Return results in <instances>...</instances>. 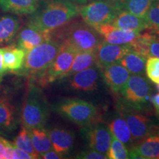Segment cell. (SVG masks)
<instances>
[{"label":"cell","instance_id":"3957f363","mask_svg":"<svg viewBox=\"0 0 159 159\" xmlns=\"http://www.w3.org/2000/svg\"><path fill=\"white\" fill-rule=\"evenodd\" d=\"M61 42L52 39L26 52L25 61L16 74L37 79L49 68L60 50Z\"/></svg>","mask_w":159,"mask_h":159},{"label":"cell","instance_id":"d4e9b609","mask_svg":"<svg viewBox=\"0 0 159 159\" xmlns=\"http://www.w3.org/2000/svg\"><path fill=\"white\" fill-rule=\"evenodd\" d=\"M96 66V56H95V51H87V52H79L75 55L74 61L66 77L71 76L75 73L78 72L89 67Z\"/></svg>","mask_w":159,"mask_h":159},{"label":"cell","instance_id":"1f68e13d","mask_svg":"<svg viewBox=\"0 0 159 159\" xmlns=\"http://www.w3.org/2000/svg\"><path fill=\"white\" fill-rule=\"evenodd\" d=\"M150 30L152 33L149 51H150V57H156L159 58V31Z\"/></svg>","mask_w":159,"mask_h":159},{"label":"cell","instance_id":"7c38bea8","mask_svg":"<svg viewBox=\"0 0 159 159\" xmlns=\"http://www.w3.org/2000/svg\"><path fill=\"white\" fill-rule=\"evenodd\" d=\"M94 29L100 35L103 41L119 45H130L141 34L139 32L117 28L111 24L99 25Z\"/></svg>","mask_w":159,"mask_h":159},{"label":"cell","instance_id":"60d3db41","mask_svg":"<svg viewBox=\"0 0 159 159\" xmlns=\"http://www.w3.org/2000/svg\"><path fill=\"white\" fill-rule=\"evenodd\" d=\"M2 78H0V83H1V81H2Z\"/></svg>","mask_w":159,"mask_h":159},{"label":"cell","instance_id":"9a60e30c","mask_svg":"<svg viewBox=\"0 0 159 159\" xmlns=\"http://www.w3.org/2000/svg\"><path fill=\"white\" fill-rule=\"evenodd\" d=\"M52 37V33L39 30L27 25L18 35V47L27 52L36 46L50 40Z\"/></svg>","mask_w":159,"mask_h":159},{"label":"cell","instance_id":"ab89813d","mask_svg":"<svg viewBox=\"0 0 159 159\" xmlns=\"http://www.w3.org/2000/svg\"><path fill=\"white\" fill-rule=\"evenodd\" d=\"M156 90L158 91H159V83H158V84H156Z\"/></svg>","mask_w":159,"mask_h":159},{"label":"cell","instance_id":"ba28073f","mask_svg":"<svg viewBox=\"0 0 159 159\" xmlns=\"http://www.w3.org/2000/svg\"><path fill=\"white\" fill-rule=\"evenodd\" d=\"M79 52L72 46L61 42L60 50L54 61L43 75L36 79L40 85H47L57 80L65 78L66 75L70 69L74 58Z\"/></svg>","mask_w":159,"mask_h":159},{"label":"cell","instance_id":"52a82bcc","mask_svg":"<svg viewBox=\"0 0 159 159\" xmlns=\"http://www.w3.org/2000/svg\"><path fill=\"white\" fill-rule=\"evenodd\" d=\"M122 3L116 0H99L79 7L83 21L92 27L111 24L122 11Z\"/></svg>","mask_w":159,"mask_h":159},{"label":"cell","instance_id":"7a4b0ae2","mask_svg":"<svg viewBox=\"0 0 159 159\" xmlns=\"http://www.w3.org/2000/svg\"><path fill=\"white\" fill-rule=\"evenodd\" d=\"M53 32H55V39L69 43L78 52L95 51L103 41L96 30L85 21L71 20Z\"/></svg>","mask_w":159,"mask_h":159},{"label":"cell","instance_id":"d6986e66","mask_svg":"<svg viewBox=\"0 0 159 159\" xmlns=\"http://www.w3.org/2000/svg\"><path fill=\"white\" fill-rule=\"evenodd\" d=\"M42 0H0V8L15 15H31L41 6Z\"/></svg>","mask_w":159,"mask_h":159},{"label":"cell","instance_id":"30bf717a","mask_svg":"<svg viewBox=\"0 0 159 159\" xmlns=\"http://www.w3.org/2000/svg\"><path fill=\"white\" fill-rule=\"evenodd\" d=\"M85 139L89 148L108 156L112 134L109 128L103 123H93L85 127Z\"/></svg>","mask_w":159,"mask_h":159},{"label":"cell","instance_id":"484cf974","mask_svg":"<svg viewBox=\"0 0 159 159\" xmlns=\"http://www.w3.org/2000/svg\"><path fill=\"white\" fill-rule=\"evenodd\" d=\"M30 134L33 147L39 156L52 149L47 130L44 128L31 129Z\"/></svg>","mask_w":159,"mask_h":159},{"label":"cell","instance_id":"f1b7e54d","mask_svg":"<svg viewBox=\"0 0 159 159\" xmlns=\"http://www.w3.org/2000/svg\"><path fill=\"white\" fill-rule=\"evenodd\" d=\"M107 156L110 159H127L129 158V150L122 142L112 136Z\"/></svg>","mask_w":159,"mask_h":159},{"label":"cell","instance_id":"277c9868","mask_svg":"<svg viewBox=\"0 0 159 159\" xmlns=\"http://www.w3.org/2000/svg\"><path fill=\"white\" fill-rule=\"evenodd\" d=\"M49 114V105L41 89L30 85L21 110L23 126L29 130L44 128Z\"/></svg>","mask_w":159,"mask_h":159},{"label":"cell","instance_id":"ac0fdd59","mask_svg":"<svg viewBox=\"0 0 159 159\" xmlns=\"http://www.w3.org/2000/svg\"><path fill=\"white\" fill-rule=\"evenodd\" d=\"M111 25L125 30L136 31L139 33L148 28V23L144 18L139 17L124 9L119 11L114 19L111 21Z\"/></svg>","mask_w":159,"mask_h":159},{"label":"cell","instance_id":"9c48e42d","mask_svg":"<svg viewBox=\"0 0 159 159\" xmlns=\"http://www.w3.org/2000/svg\"><path fill=\"white\" fill-rule=\"evenodd\" d=\"M121 116L124 117L128 125L134 142H138L153 134L154 125L152 122L139 111L125 107L121 111Z\"/></svg>","mask_w":159,"mask_h":159},{"label":"cell","instance_id":"4fadbf2b","mask_svg":"<svg viewBox=\"0 0 159 159\" xmlns=\"http://www.w3.org/2000/svg\"><path fill=\"white\" fill-rule=\"evenodd\" d=\"M69 77V85L75 90L85 92L95 91L98 87L99 78L98 67H89Z\"/></svg>","mask_w":159,"mask_h":159},{"label":"cell","instance_id":"8fae6325","mask_svg":"<svg viewBox=\"0 0 159 159\" xmlns=\"http://www.w3.org/2000/svg\"><path fill=\"white\" fill-rule=\"evenodd\" d=\"M130 49V45L114 44L102 41L95 50L96 66L103 70L105 67L119 62Z\"/></svg>","mask_w":159,"mask_h":159},{"label":"cell","instance_id":"f35d334b","mask_svg":"<svg viewBox=\"0 0 159 159\" xmlns=\"http://www.w3.org/2000/svg\"><path fill=\"white\" fill-rule=\"evenodd\" d=\"M69 1L72 2H74V3L77 2L79 4H83V3H85L87 0H69Z\"/></svg>","mask_w":159,"mask_h":159},{"label":"cell","instance_id":"e575fe53","mask_svg":"<svg viewBox=\"0 0 159 159\" xmlns=\"http://www.w3.org/2000/svg\"><path fill=\"white\" fill-rule=\"evenodd\" d=\"M39 158H43V159H59L63 158L62 155L57 153L56 151H55L53 149L52 150L47 151V152H43V153L41 154L39 156Z\"/></svg>","mask_w":159,"mask_h":159},{"label":"cell","instance_id":"8d00e7d4","mask_svg":"<svg viewBox=\"0 0 159 159\" xmlns=\"http://www.w3.org/2000/svg\"><path fill=\"white\" fill-rule=\"evenodd\" d=\"M150 101L152 102V105L154 106L155 109H156V112L159 114V93L155 94L153 97H151Z\"/></svg>","mask_w":159,"mask_h":159},{"label":"cell","instance_id":"4dcf8cb0","mask_svg":"<svg viewBox=\"0 0 159 159\" xmlns=\"http://www.w3.org/2000/svg\"><path fill=\"white\" fill-rule=\"evenodd\" d=\"M146 74L151 81L159 83V58L156 57H149L146 63Z\"/></svg>","mask_w":159,"mask_h":159},{"label":"cell","instance_id":"6da1fadb","mask_svg":"<svg viewBox=\"0 0 159 159\" xmlns=\"http://www.w3.org/2000/svg\"><path fill=\"white\" fill-rule=\"evenodd\" d=\"M79 13V7L69 0H49L31 14L27 25L39 30L52 33Z\"/></svg>","mask_w":159,"mask_h":159},{"label":"cell","instance_id":"7402d4cb","mask_svg":"<svg viewBox=\"0 0 159 159\" xmlns=\"http://www.w3.org/2000/svg\"><path fill=\"white\" fill-rule=\"evenodd\" d=\"M147 60V57L131 49L121 59L119 63L131 75H143L146 71Z\"/></svg>","mask_w":159,"mask_h":159},{"label":"cell","instance_id":"603a6c76","mask_svg":"<svg viewBox=\"0 0 159 159\" xmlns=\"http://www.w3.org/2000/svg\"><path fill=\"white\" fill-rule=\"evenodd\" d=\"M109 130L115 138L122 142L127 148H130L134 144L130 129L122 116H117L108 125Z\"/></svg>","mask_w":159,"mask_h":159},{"label":"cell","instance_id":"5b68a950","mask_svg":"<svg viewBox=\"0 0 159 159\" xmlns=\"http://www.w3.org/2000/svg\"><path fill=\"white\" fill-rule=\"evenodd\" d=\"M119 93L126 108L142 112L149 106L152 88L143 75H132Z\"/></svg>","mask_w":159,"mask_h":159},{"label":"cell","instance_id":"d6a6232c","mask_svg":"<svg viewBox=\"0 0 159 159\" xmlns=\"http://www.w3.org/2000/svg\"><path fill=\"white\" fill-rule=\"evenodd\" d=\"M76 158L80 159H105L108 158V156L91 149V150L81 151L80 153L77 154Z\"/></svg>","mask_w":159,"mask_h":159},{"label":"cell","instance_id":"44dd1931","mask_svg":"<svg viewBox=\"0 0 159 159\" xmlns=\"http://www.w3.org/2000/svg\"><path fill=\"white\" fill-rule=\"evenodd\" d=\"M20 29L18 17L5 15L0 18V46L11 43L16 36Z\"/></svg>","mask_w":159,"mask_h":159},{"label":"cell","instance_id":"83f0119b","mask_svg":"<svg viewBox=\"0 0 159 159\" xmlns=\"http://www.w3.org/2000/svg\"><path fill=\"white\" fill-rule=\"evenodd\" d=\"M154 0H126L122 8L139 17L144 18Z\"/></svg>","mask_w":159,"mask_h":159},{"label":"cell","instance_id":"ffe728a7","mask_svg":"<svg viewBox=\"0 0 159 159\" xmlns=\"http://www.w3.org/2000/svg\"><path fill=\"white\" fill-rule=\"evenodd\" d=\"M3 63L6 71L17 72L25 61L26 51L19 47L8 46L2 48Z\"/></svg>","mask_w":159,"mask_h":159},{"label":"cell","instance_id":"2e32d148","mask_svg":"<svg viewBox=\"0 0 159 159\" xmlns=\"http://www.w3.org/2000/svg\"><path fill=\"white\" fill-rule=\"evenodd\" d=\"M130 77V73L119 62L103 69L104 81L114 93H119Z\"/></svg>","mask_w":159,"mask_h":159},{"label":"cell","instance_id":"5bb4252c","mask_svg":"<svg viewBox=\"0 0 159 159\" xmlns=\"http://www.w3.org/2000/svg\"><path fill=\"white\" fill-rule=\"evenodd\" d=\"M130 149L129 158L159 159V134L145 137Z\"/></svg>","mask_w":159,"mask_h":159},{"label":"cell","instance_id":"d590c367","mask_svg":"<svg viewBox=\"0 0 159 159\" xmlns=\"http://www.w3.org/2000/svg\"><path fill=\"white\" fill-rule=\"evenodd\" d=\"M9 141L6 140L3 137L0 136V159H5L6 152H7V145Z\"/></svg>","mask_w":159,"mask_h":159},{"label":"cell","instance_id":"cb8c5ba5","mask_svg":"<svg viewBox=\"0 0 159 159\" xmlns=\"http://www.w3.org/2000/svg\"><path fill=\"white\" fill-rule=\"evenodd\" d=\"M17 125L14 108L6 98H0V130L11 132Z\"/></svg>","mask_w":159,"mask_h":159},{"label":"cell","instance_id":"74e56055","mask_svg":"<svg viewBox=\"0 0 159 159\" xmlns=\"http://www.w3.org/2000/svg\"><path fill=\"white\" fill-rule=\"evenodd\" d=\"M6 72V70L4 67L3 63V54L2 48H0V78H2L3 75Z\"/></svg>","mask_w":159,"mask_h":159},{"label":"cell","instance_id":"836d02e7","mask_svg":"<svg viewBox=\"0 0 159 159\" xmlns=\"http://www.w3.org/2000/svg\"><path fill=\"white\" fill-rule=\"evenodd\" d=\"M13 148V156L12 159H33L29 153L24 151L17 147H16L14 144Z\"/></svg>","mask_w":159,"mask_h":159},{"label":"cell","instance_id":"8992f818","mask_svg":"<svg viewBox=\"0 0 159 159\" xmlns=\"http://www.w3.org/2000/svg\"><path fill=\"white\" fill-rule=\"evenodd\" d=\"M57 114L83 128L95 122L97 108L94 104L80 99H65L53 107Z\"/></svg>","mask_w":159,"mask_h":159},{"label":"cell","instance_id":"e0dca14e","mask_svg":"<svg viewBox=\"0 0 159 159\" xmlns=\"http://www.w3.org/2000/svg\"><path fill=\"white\" fill-rule=\"evenodd\" d=\"M47 130L53 150L62 156L70 152L75 144V137L73 132L59 128H53Z\"/></svg>","mask_w":159,"mask_h":159},{"label":"cell","instance_id":"f546056e","mask_svg":"<svg viewBox=\"0 0 159 159\" xmlns=\"http://www.w3.org/2000/svg\"><path fill=\"white\" fill-rule=\"evenodd\" d=\"M148 28L159 30V0H154L144 16Z\"/></svg>","mask_w":159,"mask_h":159},{"label":"cell","instance_id":"4316f807","mask_svg":"<svg viewBox=\"0 0 159 159\" xmlns=\"http://www.w3.org/2000/svg\"><path fill=\"white\" fill-rule=\"evenodd\" d=\"M13 144L17 148L21 149L22 150L29 153L33 157V159L39 158V154L37 153L33 145L30 130L23 125L19 131V134L17 135L15 140L13 142Z\"/></svg>","mask_w":159,"mask_h":159}]
</instances>
